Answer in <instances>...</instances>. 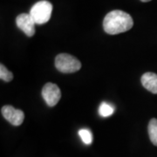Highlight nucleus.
Returning <instances> with one entry per match:
<instances>
[{"instance_id":"nucleus-1","label":"nucleus","mask_w":157,"mask_h":157,"mask_svg":"<svg viewBox=\"0 0 157 157\" xmlns=\"http://www.w3.org/2000/svg\"><path fill=\"white\" fill-rule=\"evenodd\" d=\"M134 25L132 17L125 11L115 10L107 13L103 21V28L107 34L115 35L129 31Z\"/></svg>"},{"instance_id":"nucleus-2","label":"nucleus","mask_w":157,"mask_h":157,"mask_svg":"<svg viewBox=\"0 0 157 157\" xmlns=\"http://www.w3.org/2000/svg\"><path fill=\"white\" fill-rule=\"evenodd\" d=\"M52 12V5L48 1H39L36 3L30 11V15L37 25H43L50 20Z\"/></svg>"},{"instance_id":"nucleus-3","label":"nucleus","mask_w":157,"mask_h":157,"mask_svg":"<svg viewBox=\"0 0 157 157\" xmlns=\"http://www.w3.org/2000/svg\"><path fill=\"white\" fill-rule=\"evenodd\" d=\"M55 67L61 73H72L78 72L81 68V63L68 53H60L55 58Z\"/></svg>"},{"instance_id":"nucleus-4","label":"nucleus","mask_w":157,"mask_h":157,"mask_svg":"<svg viewBox=\"0 0 157 157\" xmlns=\"http://www.w3.org/2000/svg\"><path fill=\"white\" fill-rule=\"evenodd\" d=\"M42 97L49 107H54L61 98V92L56 84L48 82L42 89Z\"/></svg>"},{"instance_id":"nucleus-5","label":"nucleus","mask_w":157,"mask_h":157,"mask_svg":"<svg viewBox=\"0 0 157 157\" xmlns=\"http://www.w3.org/2000/svg\"><path fill=\"white\" fill-rule=\"evenodd\" d=\"M1 113L13 126H20L25 119V113L22 110L16 109L11 106H4L1 108Z\"/></svg>"},{"instance_id":"nucleus-6","label":"nucleus","mask_w":157,"mask_h":157,"mask_svg":"<svg viewBox=\"0 0 157 157\" xmlns=\"http://www.w3.org/2000/svg\"><path fill=\"white\" fill-rule=\"evenodd\" d=\"M16 24L17 27L23 31L28 37H33L35 33V24L33 18L30 14L22 13L16 18Z\"/></svg>"},{"instance_id":"nucleus-7","label":"nucleus","mask_w":157,"mask_h":157,"mask_svg":"<svg viewBox=\"0 0 157 157\" xmlns=\"http://www.w3.org/2000/svg\"><path fill=\"white\" fill-rule=\"evenodd\" d=\"M141 84L152 94H157V74L146 73L141 76Z\"/></svg>"},{"instance_id":"nucleus-8","label":"nucleus","mask_w":157,"mask_h":157,"mask_svg":"<svg viewBox=\"0 0 157 157\" xmlns=\"http://www.w3.org/2000/svg\"><path fill=\"white\" fill-rule=\"evenodd\" d=\"M147 130L151 142L155 146H157V119L154 118L150 120Z\"/></svg>"},{"instance_id":"nucleus-9","label":"nucleus","mask_w":157,"mask_h":157,"mask_svg":"<svg viewBox=\"0 0 157 157\" xmlns=\"http://www.w3.org/2000/svg\"><path fill=\"white\" fill-rule=\"evenodd\" d=\"M113 112H114V107L106 102L101 103L99 107V113L102 117H109L113 113Z\"/></svg>"},{"instance_id":"nucleus-10","label":"nucleus","mask_w":157,"mask_h":157,"mask_svg":"<svg viewBox=\"0 0 157 157\" xmlns=\"http://www.w3.org/2000/svg\"><path fill=\"white\" fill-rule=\"evenodd\" d=\"M78 135L80 136L82 141L86 145H90L93 142V135L90 132V130L86 128L80 129L78 131Z\"/></svg>"},{"instance_id":"nucleus-11","label":"nucleus","mask_w":157,"mask_h":157,"mask_svg":"<svg viewBox=\"0 0 157 157\" xmlns=\"http://www.w3.org/2000/svg\"><path fill=\"white\" fill-rule=\"evenodd\" d=\"M0 78L6 82H10L13 79V74L7 68L1 64L0 65Z\"/></svg>"},{"instance_id":"nucleus-12","label":"nucleus","mask_w":157,"mask_h":157,"mask_svg":"<svg viewBox=\"0 0 157 157\" xmlns=\"http://www.w3.org/2000/svg\"><path fill=\"white\" fill-rule=\"evenodd\" d=\"M141 2H149V1H151V0H140Z\"/></svg>"}]
</instances>
